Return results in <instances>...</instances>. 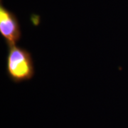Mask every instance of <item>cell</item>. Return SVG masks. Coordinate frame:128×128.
Here are the masks:
<instances>
[{"mask_svg":"<svg viewBox=\"0 0 128 128\" xmlns=\"http://www.w3.org/2000/svg\"><path fill=\"white\" fill-rule=\"evenodd\" d=\"M0 34L8 47L16 45L22 37L21 28L16 15L2 4L0 6Z\"/></svg>","mask_w":128,"mask_h":128,"instance_id":"2","label":"cell"},{"mask_svg":"<svg viewBox=\"0 0 128 128\" xmlns=\"http://www.w3.org/2000/svg\"><path fill=\"white\" fill-rule=\"evenodd\" d=\"M8 48L6 73L10 80L16 83L31 80L35 73L31 54L16 45Z\"/></svg>","mask_w":128,"mask_h":128,"instance_id":"1","label":"cell"}]
</instances>
